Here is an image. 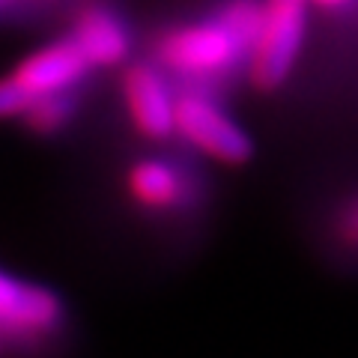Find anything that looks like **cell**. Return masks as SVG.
<instances>
[{"label":"cell","mask_w":358,"mask_h":358,"mask_svg":"<svg viewBox=\"0 0 358 358\" xmlns=\"http://www.w3.org/2000/svg\"><path fill=\"white\" fill-rule=\"evenodd\" d=\"M263 6L251 0L227 6L218 21L192 24L167 33L159 45V57L171 72L182 78H209L224 72L239 57L242 48H251L260 30Z\"/></svg>","instance_id":"cell-1"},{"label":"cell","mask_w":358,"mask_h":358,"mask_svg":"<svg viewBox=\"0 0 358 358\" xmlns=\"http://www.w3.org/2000/svg\"><path fill=\"white\" fill-rule=\"evenodd\" d=\"M90 69L75 39H60L24 57L6 78H0V120H15L36 96L60 93L81 81Z\"/></svg>","instance_id":"cell-2"},{"label":"cell","mask_w":358,"mask_h":358,"mask_svg":"<svg viewBox=\"0 0 358 358\" xmlns=\"http://www.w3.org/2000/svg\"><path fill=\"white\" fill-rule=\"evenodd\" d=\"M308 0H266L251 45L248 78L257 90H278L296 66L305 39Z\"/></svg>","instance_id":"cell-3"},{"label":"cell","mask_w":358,"mask_h":358,"mask_svg":"<svg viewBox=\"0 0 358 358\" xmlns=\"http://www.w3.org/2000/svg\"><path fill=\"white\" fill-rule=\"evenodd\" d=\"M173 131L185 138L194 150L227 167H239L254 155V143L218 105L203 96L173 99Z\"/></svg>","instance_id":"cell-4"},{"label":"cell","mask_w":358,"mask_h":358,"mask_svg":"<svg viewBox=\"0 0 358 358\" xmlns=\"http://www.w3.org/2000/svg\"><path fill=\"white\" fill-rule=\"evenodd\" d=\"M63 317L60 299L45 287L24 284L0 268V329L18 334L51 331Z\"/></svg>","instance_id":"cell-5"},{"label":"cell","mask_w":358,"mask_h":358,"mask_svg":"<svg viewBox=\"0 0 358 358\" xmlns=\"http://www.w3.org/2000/svg\"><path fill=\"white\" fill-rule=\"evenodd\" d=\"M122 99L131 117V126L143 138L162 141L173 131V96L167 93L159 72L147 66H131L122 75Z\"/></svg>","instance_id":"cell-6"},{"label":"cell","mask_w":358,"mask_h":358,"mask_svg":"<svg viewBox=\"0 0 358 358\" xmlns=\"http://www.w3.org/2000/svg\"><path fill=\"white\" fill-rule=\"evenodd\" d=\"M75 45L90 66H120L129 57V36L122 24L102 6H84L75 15Z\"/></svg>","instance_id":"cell-7"},{"label":"cell","mask_w":358,"mask_h":358,"mask_svg":"<svg viewBox=\"0 0 358 358\" xmlns=\"http://www.w3.org/2000/svg\"><path fill=\"white\" fill-rule=\"evenodd\" d=\"M126 192L138 206L162 212L176 206L185 197V182L173 164L159 159L134 162L126 173Z\"/></svg>","instance_id":"cell-8"},{"label":"cell","mask_w":358,"mask_h":358,"mask_svg":"<svg viewBox=\"0 0 358 358\" xmlns=\"http://www.w3.org/2000/svg\"><path fill=\"white\" fill-rule=\"evenodd\" d=\"M72 110H75L72 99L66 96V90H60V93L36 96V99H33V102L24 108L21 120H24L36 134H54V131H60L66 122L72 120Z\"/></svg>","instance_id":"cell-9"},{"label":"cell","mask_w":358,"mask_h":358,"mask_svg":"<svg viewBox=\"0 0 358 358\" xmlns=\"http://www.w3.org/2000/svg\"><path fill=\"white\" fill-rule=\"evenodd\" d=\"M341 233H343V236L350 239V242L358 245V203L346 209V215L341 218Z\"/></svg>","instance_id":"cell-10"},{"label":"cell","mask_w":358,"mask_h":358,"mask_svg":"<svg viewBox=\"0 0 358 358\" xmlns=\"http://www.w3.org/2000/svg\"><path fill=\"white\" fill-rule=\"evenodd\" d=\"M308 3L320 6V9H341V6L350 3V0H308Z\"/></svg>","instance_id":"cell-11"},{"label":"cell","mask_w":358,"mask_h":358,"mask_svg":"<svg viewBox=\"0 0 358 358\" xmlns=\"http://www.w3.org/2000/svg\"><path fill=\"white\" fill-rule=\"evenodd\" d=\"M0 3H3V0H0Z\"/></svg>","instance_id":"cell-12"}]
</instances>
